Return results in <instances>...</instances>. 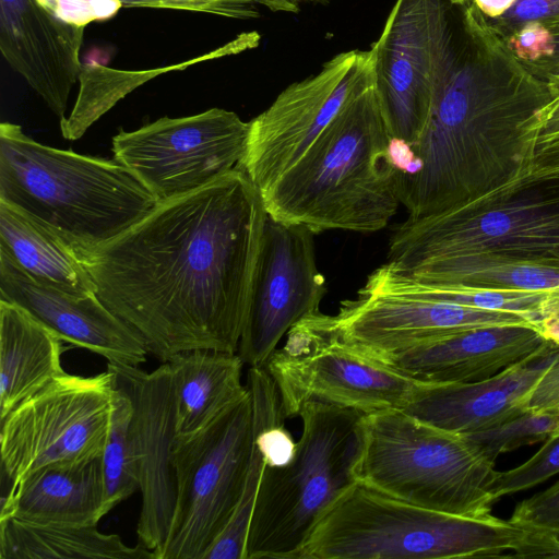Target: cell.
I'll use <instances>...</instances> for the list:
<instances>
[{
    "instance_id": "obj_1",
    "label": "cell",
    "mask_w": 559,
    "mask_h": 559,
    "mask_svg": "<svg viewBox=\"0 0 559 559\" xmlns=\"http://www.w3.org/2000/svg\"><path fill=\"white\" fill-rule=\"evenodd\" d=\"M266 216L237 167L104 243L63 240L104 305L167 362L198 348L237 353Z\"/></svg>"
},
{
    "instance_id": "obj_2",
    "label": "cell",
    "mask_w": 559,
    "mask_h": 559,
    "mask_svg": "<svg viewBox=\"0 0 559 559\" xmlns=\"http://www.w3.org/2000/svg\"><path fill=\"white\" fill-rule=\"evenodd\" d=\"M459 24L427 127L397 173L408 217L427 216L525 179L527 139L549 100L545 81L507 47L473 3Z\"/></svg>"
},
{
    "instance_id": "obj_3",
    "label": "cell",
    "mask_w": 559,
    "mask_h": 559,
    "mask_svg": "<svg viewBox=\"0 0 559 559\" xmlns=\"http://www.w3.org/2000/svg\"><path fill=\"white\" fill-rule=\"evenodd\" d=\"M370 51L331 123L287 173L261 192L273 218L304 225L313 234L373 233L386 227L402 205Z\"/></svg>"
},
{
    "instance_id": "obj_4",
    "label": "cell",
    "mask_w": 559,
    "mask_h": 559,
    "mask_svg": "<svg viewBox=\"0 0 559 559\" xmlns=\"http://www.w3.org/2000/svg\"><path fill=\"white\" fill-rule=\"evenodd\" d=\"M0 201L85 246L117 237L158 204L118 162L41 144L11 122L0 124Z\"/></svg>"
},
{
    "instance_id": "obj_5",
    "label": "cell",
    "mask_w": 559,
    "mask_h": 559,
    "mask_svg": "<svg viewBox=\"0 0 559 559\" xmlns=\"http://www.w3.org/2000/svg\"><path fill=\"white\" fill-rule=\"evenodd\" d=\"M537 535L492 514L444 513L355 481L323 512L296 559L525 558Z\"/></svg>"
},
{
    "instance_id": "obj_6",
    "label": "cell",
    "mask_w": 559,
    "mask_h": 559,
    "mask_svg": "<svg viewBox=\"0 0 559 559\" xmlns=\"http://www.w3.org/2000/svg\"><path fill=\"white\" fill-rule=\"evenodd\" d=\"M497 471L464 436L445 431L402 408L366 413L360 419L356 481L427 509L487 516L496 502Z\"/></svg>"
},
{
    "instance_id": "obj_7",
    "label": "cell",
    "mask_w": 559,
    "mask_h": 559,
    "mask_svg": "<svg viewBox=\"0 0 559 559\" xmlns=\"http://www.w3.org/2000/svg\"><path fill=\"white\" fill-rule=\"evenodd\" d=\"M357 409L306 403L292 461L265 466L250 521L246 559H296L323 512L352 484L360 449Z\"/></svg>"
},
{
    "instance_id": "obj_8",
    "label": "cell",
    "mask_w": 559,
    "mask_h": 559,
    "mask_svg": "<svg viewBox=\"0 0 559 559\" xmlns=\"http://www.w3.org/2000/svg\"><path fill=\"white\" fill-rule=\"evenodd\" d=\"M474 253L559 263V178L519 179L443 211L407 217L390 239L386 264L403 272Z\"/></svg>"
},
{
    "instance_id": "obj_9",
    "label": "cell",
    "mask_w": 559,
    "mask_h": 559,
    "mask_svg": "<svg viewBox=\"0 0 559 559\" xmlns=\"http://www.w3.org/2000/svg\"><path fill=\"white\" fill-rule=\"evenodd\" d=\"M264 368L286 418L313 400L362 413L403 408L419 383L346 341L320 310L290 328Z\"/></svg>"
},
{
    "instance_id": "obj_10",
    "label": "cell",
    "mask_w": 559,
    "mask_h": 559,
    "mask_svg": "<svg viewBox=\"0 0 559 559\" xmlns=\"http://www.w3.org/2000/svg\"><path fill=\"white\" fill-rule=\"evenodd\" d=\"M252 442L249 392L203 430L176 438V510L158 559L204 558L240 500Z\"/></svg>"
},
{
    "instance_id": "obj_11",
    "label": "cell",
    "mask_w": 559,
    "mask_h": 559,
    "mask_svg": "<svg viewBox=\"0 0 559 559\" xmlns=\"http://www.w3.org/2000/svg\"><path fill=\"white\" fill-rule=\"evenodd\" d=\"M114 379L66 371L17 404L1 421V466L11 485L49 466L99 459L108 436Z\"/></svg>"
},
{
    "instance_id": "obj_12",
    "label": "cell",
    "mask_w": 559,
    "mask_h": 559,
    "mask_svg": "<svg viewBox=\"0 0 559 559\" xmlns=\"http://www.w3.org/2000/svg\"><path fill=\"white\" fill-rule=\"evenodd\" d=\"M250 123L222 108L163 117L112 138L115 160L159 202L194 192L238 167Z\"/></svg>"
},
{
    "instance_id": "obj_13",
    "label": "cell",
    "mask_w": 559,
    "mask_h": 559,
    "mask_svg": "<svg viewBox=\"0 0 559 559\" xmlns=\"http://www.w3.org/2000/svg\"><path fill=\"white\" fill-rule=\"evenodd\" d=\"M447 0H396L374 51L376 90L391 139L416 145L453 43Z\"/></svg>"
},
{
    "instance_id": "obj_14",
    "label": "cell",
    "mask_w": 559,
    "mask_h": 559,
    "mask_svg": "<svg viewBox=\"0 0 559 559\" xmlns=\"http://www.w3.org/2000/svg\"><path fill=\"white\" fill-rule=\"evenodd\" d=\"M370 56V49L337 53L316 74L288 85L249 121L247 147L238 167L260 192L287 173L326 129Z\"/></svg>"
},
{
    "instance_id": "obj_15",
    "label": "cell",
    "mask_w": 559,
    "mask_h": 559,
    "mask_svg": "<svg viewBox=\"0 0 559 559\" xmlns=\"http://www.w3.org/2000/svg\"><path fill=\"white\" fill-rule=\"evenodd\" d=\"M313 233L267 214L237 354L265 367L293 325L320 310L328 292L317 267Z\"/></svg>"
},
{
    "instance_id": "obj_16",
    "label": "cell",
    "mask_w": 559,
    "mask_h": 559,
    "mask_svg": "<svg viewBox=\"0 0 559 559\" xmlns=\"http://www.w3.org/2000/svg\"><path fill=\"white\" fill-rule=\"evenodd\" d=\"M107 370L131 401L130 439L142 497L136 534L158 559L170 533L177 501L173 465L177 414L171 370L168 362L152 372L111 362Z\"/></svg>"
},
{
    "instance_id": "obj_17",
    "label": "cell",
    "mask_w": 559,
    "mask_h": 559,
    "mask_svg": "<svg viewBox=\"0 0 559 559\" xmlns=\"http://www.w3.org/2000/svg\"><path fill=\"white\" fill-rule=\"evenodd\" d=\"M332 320L346 341L379 360L459 330L496 324L533 325L518 313L361 288L355 298L341 302Z\"/></svg>"
},
{
    "instance_id": "obj_18",
    "label": "cell",
    "mask_w": 559,
    "mask_h": 559,
    "mask_svg": "<svg viewBox=\"0 0 559 559\" xmlns=\"http://www.w3.org/2000/svg\"><path fill=\"white\" fill-rule=\"evenodd\" d=\"M0 300L12 302L63 342L105 357L108 362L139 367L146 360L143 340L98 298L40 284L0 253Z\"/></svg>"
},
{
    "instance_id": "obj_19",
    "label": "cell",
    "mask_w": 559,
    "mask_h": 559,
    "mask_svg": "<svg viewBox=\"0 0 559 559\" xmlns=\"http://www.w3.org/2000/svg\"><path fill=\"white\" fill-rule=\"evenodd\" d=\"M84 29L57 17L40 0H0L1 53L60 120L83 68Z\"/></svg>"
},
{
    "instance_id": "obj_20",
    "label": "cell",
    "mask_w": 559,
    "mask_h": 559,
    "mask_svg": "<svg viewBox=\"0 0 559 559\" xmlns=\"http://www.w3.org/2000/svg\"><path fill=\"white\" fill-rule=\"evenodd\" d=\"M559 346L537 353L479 381L419 382L402 408L421 421L457 435L486 429L520 412Z\"/></svg>"
},
{
    "instance_id": "obj_21",
    "label": "cell",
    "mask_w": 559,
    "mask_h": 559,
    "mask_svg": "<svg viewBox=\"0 0 559 559\" xmlns=\"http://www.w3.org/2000/svg\"><path fill=\"white\" fill-rule=\"evenodd\" d=\"M548 342L532 324H496L454 331L384 361L421 383H461L490 378Z\"/></svg>"
},
{
    "instance_id": "obj_22",
    "label": "cell",
    "mask_w": 559,
    "mask_h": 559,
    "mask_svg": "<svg viewBox=\"0 0 559 559\" xmlns=\"http://www.w3.org/2000/svg\"><path fill=\"white\" fill-rule=\"evenodd\" d=\"M107 514L100 457L37 469L11 485L0 520L40 525L97 526Z\"/></svg>"
},
{
    "instance_id": "obj_23",
    "label": "cell",
    "mask_w": 559,
    "mask_h": 559,
    "mask_svg": "<svg viewBox=\"0 0 559 559\" xmlns=\"http://www.w3.org/2000/svg\"><path fill=\"white\" fill-rule=\"evenodd\" d=\"M62 343L24 309L0 300V419L64 372Z\"/></svg>"
},
{
    "instance_id": "obj_24",
    "label": "cell",
    "mask_w": 559,
    "mask_h": 559,
    "mask_svg": "<svg viewBox=\"0 0 559 559\" xmlns=\"http://www.w3.org/2000/svg\"><path fill=\"white\" fill-rule=\"evenodd\" d=\"M167 362L175 389L177 437L203 430L248 394L241 382L245 364L237 353L198 348L176 354Z\"/></svg>"
},
{
    "instance_id": "obj_25",
    "label": "cell",
    "mask_w": 559,
    "mask_h": 559,
    "mask_svg": "<svg viewBox=\"0 0 559 559\" xmlns=\"http://www.w3.org/2000/svg\"><path fill=\"white\" fill-rule=\"evenodd\" d=\"M0 253L40 284L74 295L95 293L69 245L53 230L0 201Z\"/></svg>"
},
{
    "instance_id": "obj_26",
    "label": "cell",
    "mask_w": 559,
    "mask_h": 559,
    "mask_svg": "<svg viewBox=\"0 0 559 559\" xmlns=\"http://www.w3.org/2000/svg\"><path fill=\"white\" fill-rule=\"evenodd\" d=\"M0 559H157L142 543L127 546L97 526L40 525L0 520Z\"/></svg>"
},
{
    "instance_id": "obj_27",
    "label": "cell",
    "mask_w": 559,
    "mask_h": 559,
    "mask_svg": "<svg viewBox=\"0 0 559 559\" xmlns=\"http://www.w3.org/2000/svg\"><path fill=\"white\" fill-rule=\"evenodd\" d=\"M393 271L433 285L525 292H552L559 288L558 262L499 253L459 255L423 263L408 271Z\"/></svg>"
},
{
    "instance_id": "obj_28",
    "label": "cell",
    "mask_w": 559,
    "mask_h": 559,
    "mask_svg": "<svg viewBox=\"0 0 559 559\" xmlns=\"http://www.w3.org/2000/svg\"><path fill=\"white\" fill-rule=\"evenodd\" d=\"M361 289L370 293L416 297L471 308L512 312L534 325L549 292L508 290L474 286L433 285L393 271L385 263L376 269Z\"/></svg>"
},
{
    "instance_id": "obj_29",
    "label": "cell",
    "mask_w": 559,
    "mask_h": 559,
    "mask_svg": "<svg viewBox=\"0 0 559 559\" xmlns=\"http://www.w3.org/2000/svg\"><path fill=\"white\" fill-rule=\"evenodd\" d=\"M131 414L129 396L114 381L110 427L100 456L107 513L139 490L130 439Z\"/></svg>"
},
{
    "instance_id": "obj_30",
    "label": "cell",
    "mask_w": 559,
    "mask_h": 559,
    "mask_svg": "<svg viewBox=\"0 0 559 559\" xmlns=\"http://www.w3.org/2000/svg\"><path fill=\"white\" fill-rule=\"evenodd\" d=\"M557 431L559 413L523 408L486 429L462 436L495 463L502 453L544 442Z\"/></svg>"
},
{
    "instance_id": "obj_31",
    "label": "cell",
    "mask_w": 559,
    "mask_h": 559,
    "mask_svg": "<svg viewBox=\"0 0 559 559\" xmlns=\"http://www.w3.org/2000/svg\"><path fill=\"white\" fill-rule=\"evenodd\" d=\"M549 100L531 127L525 160V180L559 178V83L547 84Z\"/></svg>"
},
{
    "instance_id": "obj_32",
    "label": "cell",
    "mask_w": 559,
    "mask_h": 559,
    "mask_svg": "<svg viewBox=\"0 0 559 559\" xmlns=\"http://www.w3.org/2000/svg\"><path fill=\"white\" fill-rule=\"evenodd\" d=\"M559 473V431L543 442L539 450L521 465L496 473L490 491L497 501L503 496L527 490Z\"/></svg>"
},
{
    "instance_id": "obj_33",
    "label": "cell",
    "mask_w": 559,
    "mask_h": 559,
    "mask_svg": "<svg viewBox=\"0 0 559 559\" xmlns=\"http://www.w3.org/2000/svg\"><path fill=\"white\" fill-rule=\"evenodd\" d=\"M509 520L531 531L559 535V480L518 503Z\"/></svg>"
},
{
    "instance_id": "obj_34",
    "label": "cell",
    "mask_w": 559,
    "mask_h": 559,
    "mask_svg": "<svg viewBox=\"0 0 559 559\" xmlns=\"http://www.w3.org/2000/svg\"><path fill=\"white\" fill-rule=\"evenodd\" d=\"M503 40L524 66L548 58L554 49L551 33L542 21L522 25L503 36Z\"/></svg>"
},
{
    "instance_id": "obj_35",
    "label": "cell",
    "mask_w": 559,
    "mask_h": 559,
    "mask_svg": "<svg viewBox=\"0 0 559 559\" xmlns=\"http://www.w3.org/2000/svg\"><path fill=\"white\" fill-rule=\"evenodd\" d=\"M57 17L85 27L93 21L108 20L123 8L119 0H40Z\"/></svg>"
},
{
    "instance_id": "obj_36",
    "label": "cell",
    "mask_w": 559,
    "mask_h": 559,
    "mask_svg": "<svg viewBox=\"0 0 559 559\" xmlns=\"http://www.w3.org/2000/svg\"><path fill=\"white\" fill-rule=\"evenodd\" d=\"M154 9L204 12L239 20L260 15L252 0H158Z\"/></svg>"
},
{
    "instance_id": "obj_37",
    "label": "cell",
    "mask_w": 559,
    "mask_h": 559,
    "mask_svg": "<svg viewBox=\"0 0 559 559\" xmlns=\"http://www.w3.org/2000/svg\"><path fill=\"white\" fill-rule=\"evenodd\" d=\"M558 14L559 0H515L507 12L491 22L503 37L528 22L545 21Z\"/></svg>"
},
{
    "instance_id": "obj_38",
    "label": "cell",
    "mask_w": 559,
    "mask_h": 559,
    "mask_svg": "<svg viewBox=\"0 0 559 559\" xmlns=\"http://www.w3.org/2000/svg\"><path fill=\"white\" fill-rule=\"evenodd\" d=\"M523 407L559 413V349L531 390Z\"/></svg>"
},
{
    "instance_id": "obj_39",
    "label": "cell",
    "mask_w": 559,
    "mask_h": 559,
    "mask_svg": "<svg viewBox=\"0 0 559 559\" xmlns=\"http://www.w3.org/2000/svg\"><path fill=\"white\" fill-rule=\"evenodd\" d=\"M542 22L551 33L552 52L542 61L523 66L547 84H557L559 83V14Z\"/></svg>"
},
{
    "instance_id": "obj_40",
    "label": "cell",
    "mask_w": 559,
    "mask_h": 559,
    "mask_svg": "<svg viewBox=\"0 0 559 559\" xmlns=\"http://www.w3.org/2000/svg\"><path fill=\"white\" fill-rule=\"evenodd\" d=\"M534 326L544 340L559 346V288L547 294Z\"/></svg>"
},
{
    "instance_id": "obj_41",
    "label": "cell",
    "mask_w": 559,
    "mask_h": 559,
    "mask_svg": "<svg viewBox=\"0 0 559 559\" xmlns=\"http://www.w3.org/2000/svg\"><path fill=\"white\" fill-rule=\"evenodd\" d=\"M480 12L490 20H495L507 12L515 0H469ZM468 1V2H469Z\"/></svg>"
},
{
    "instance_id": "obj_42",
    "label": "cell",
    "mask_w": 559,
    "mask_h": 559,
    "mask_svg": "<svg viewBox=\"0 0 559 559\" xmlns=\"http://www.w3.org/2000/svg\"><path fill=\"white\" fill-rule=\"evenodd\" d=\"M257 4H261L273 12L296 13L299 11L300 4L306 2H320L323 0H252Z\"/></svg>"
},
{
    "instance_id": "obj_43",
    "label": "cell",
    "mask_w": 559,
    "mask_h": 559,
    "mask_svg": "<svg viewBox=\"0 0 559 559\" xmlns=\"http://www.w3.org/2000/svg\"><path fill=\"white\" fill-rule=\"evenodd\" d=\"M539 558L559 559V535L546 534Z\"/></svg>"
},
{
    "instance_id": "obj_44",
    "label": "cell",
    "mask_w": 559,
    "mask_h": 559,
    "mask_svg": "<svg viewBox=\"0 0 559 559\" xmlns=\"http://www.w3.org/2000/svg\"><path fill=\"white\" fill-rule=\"evenodd\" d=\"M123 8L154 9L158 0H119Z\"/></svg>"
},
{
    "instance_id": "obj_45",
    "label": "cell",
    "mask_w": 559,
    "mask_h": 559,
    "mask_svg": "<svg viewBox=\"0 0 559 559\" xmlns=\"http://www.w3.org/2000/svg\"><path fill=\"white\" fill-rule=\"evenodd\" d=\"M450 4L452 5H457V7H461V5H464L466 4L469 0H447Z\"/></svg>"
}]
</instances>
